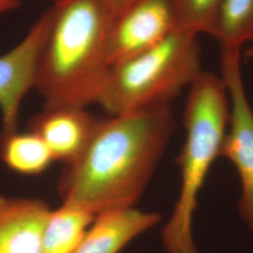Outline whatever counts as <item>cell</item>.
<instances>
[{
	"instance_id": "cell-1",
	"label": "cell",
	"mask_w": 253,
	"mask_h": 253,
	"mask_svg": "<svg viewBox=\"0 0 253 253\" xmlns=\"http://www.w3.org/2000/svg\"><path fill=\"white\" fill-rule=\"evenodd\" d=\"M174 130L171 106L101 118L81 156L64 166L61 202L95 215L135 208Z\"/></svg>"
},
{
	"instance_id": "cell-2",
	"label": "cell",
	"mask_w": 253,
	"mask_h": 253,
	"mask_svg": "<svg viewBox=\"0 0 253 253\" xmlns=\"http://www.w3.org/2000/svg\"><path fill=\"white\" fill-rule=\"evenodd\" d=\"M35 87L44 107L97 104L111 66L106 37L112 18L100 0L53 3Z\"/></svg>"
},
{
	"instance_id": "cell-3",
	"label": "cell",
	"mask_w": 253,
	"mask_h": 253,
	"mask_svg": "<svg viewBox=\"0 0 253 253\" xmlns=\"http://www.w3.org/2000/svg\"><path fill=\"white\" fill-rule=\"evenodd\" d=\"M229 120V98L220 76L203 71L190 84L183 112L186 131L176 158L180 170L178 198L162 231L166 253H199L193 219L201 190L219 151Z\"/></svg>"
},
{
	"instance_id": "cell-4",
	"label": "cell",
	"mask_w": 253,
	"mask_h": 253,
	"mask_svg": "<svg viewBox=\"0 0 253 253\" xmlns=\"http://www.w3.org/2000/svg\"><path fill=\"white\" fill-rule=\"evenodd\" d=\"M199 37L177 28L159 44L111 67L97 104L110 116L171 106L204 71Z\"/></svg>"
},
{
	"instance_id": "cell-5",
	"label": "cell",
	"mask_w": 253,
	"mask_h": 253,
	"mask_svg": "<svg viewBox=\"0 0 253 253\" xmlns=\"http://www.w3.org/2000/svg\"><path fill=\"white\" fill-rule=\"evenodd\" d=\"M242 49H223L220 77L229 98V120L219 158L235 166L241 181L238 213L253 233V109L245 88Z\"/></svg>"
},
{
	"instance_id": "cell-6",
	"label": "cell",
	"mask_w": 253,
	"mask_h": 253,
	"mask_svg": "<svg viewBox=\"0 0 253 253\" xmlns=\"http://www.w3.org/2000/svg\"><path fill=\"white\" fill-rule=\"evenodd\" d=\"M50 23L51 9L49 8L17 45L0 56L1 141L18 131L21 104L28 91L35 87L38 65Z\"/></svg>"
},
{
	"instance_id": "cell-7",
	"label": "cell",
	"mask_w": 253,
	"mask_h": 253,
	"mask_svg": "<svg viewBox=\"0 0 253 253\" xmlns=\"http://www.w3.org/2000/svg\"><path fill=\"white\" fill-rule=\"evenodd\" d=\"M178 28L170 0H140L112 20L106 37L111 67L162 42Z\"/></svg>"
},
{
	"instance_id": "cell-8",
	"label": "cell",
	"mask_w": 253,
	"mask_h": 253,
	"mask_svg": "<svg viewBox=\"0 0 253 253\" xmlns=\"http://www.w3.org/2000/svg\"><path fill=\"white\" fill-rule=\"evenodd\" d=\"M99 121L86 108L43 107L30 120L29 130L45 143L54 161L69 165L84 152Z\"/></svg>"
},
{
	"instance_id": "cell-9",
	"label": "cell",
	"mask_w": 253,
	"mask_h": 253,
	"mask_svg": "<svg viewBox=\"0 0 253 253\" xmlns=\"http://www.w3.org/2000/svg\"><path fill=\"white\" fill-rule=\"evenodd\" d=\"M51 210L39 198L0 196V253H42Z\"/></svg>"
},
{
	"instance_id": "cell-10",
	"label": "cell",
	"mask_w": 253,
	"mask_h": 253,
	"mask_svg": "<svg viewBox=\"0 0 253 253\" xmlns=\"http://www.w3.org/2000/svg\"><path fill=\"white\" fill-rule=\"evenodd\" d=\"M156 212L136 208L114 209L96 215L73 253H119L136 237L159 224Z\"/></svg>"
},
{
	"instance_id": "cell-11",
	"label": "cell",
	"mask_w": 253,
	"mask_h": 253,
	"mask_svg": "<svg viewBox=\"0 0 253 253\" xmlns=\"http://www.w3.org/2000/svg\"><path fill=\"white\" fill-rule=\"evenodd\" d=\"M96 215L89 210L62 203L51 210L42 237V253H73Z\"/></svg>"
},
{
	"instance_id": "cell-12",
	"label": "cell",
	"mask_w": 253,
	"mask_h": 253,
	"mask_svg": "<svg viewBox=\"0 0 253 253\" xmlns=\"http://www.w3.org/2000/svg\"><path fill=\"white\" fill-rule=\"evenodd\" d=\"M1 159L10 170L26 175L41 174L54 162L45 143L30 130L2 140Z\"/></svg>"
},
{
	"instance_id": "cell-13",
	"label": "cell",
	"mask_w": 253,
	"mask_h": 253,
	"mask_svg": "<svg viewBox=\"0 0 253 253\" xmlns=\"http://www.w3.org/2000/svg\"><path fill=\"white\" fill-rule=\"evenodd\" d=\"M221 50L242 49L253 42V0H222L213 36Z\"/></svg>"
},
{
	"instance_id": "cell-14",
	"label": "cell",
	"mask_w": 253,
	"mask_h": 253,
	"mask_svg": "<svg viewBox=\"0 0 253 253\" xmlns=\"http://www.w3.org/2000/svg\"><path fill=\"white\" fill-rule=\"evenodd\" d=\"M222 0H170L178 28L213 36Z\"/></svg>"
},
{
	"instance_id": "cell-15",
	"label": "cell",
	"mask_w": 253,
	"mask_h": 253,
	"mask_svg": "<svg viewBox=\"0 0 253 253\" xmlns=\"http://www.w3.org/2000/svg\"><path fill=\"white\" fill-rule=\"evenodd\" d=\"M138 1L140 0H100L105 9H107L112 20Z\"/></svg>"
},
{
	"instance_id": "cell-16",
	"label": "cell",
	"mask_w": 253,
	"mask_h": 253,
	"mask_svg": "<svg viewBox=\"0 0 253 253\" xmlns=\"http://www.w3.org/2000/svg\"><path fill=\"white\" fill-rule=\"evenodd\" d=\"M22 0H0V15L17 8Z\"/></svg>"
},
{
	"instance_id": "cell-17",
	"label": "cell",
	"mask_w": 253,
	"mask_h": 253,
	"mask_svg": "<svg viewBox=\"0 0 253 253\" xmlns=\"http://www.w3.org/2000/svg\"><path fill=\"white\" fill-rule=\"evenodd\" d=\"M246 54H247V56L253 58V43L249 45L248 49L246 50Z\"/></svg>"
},
{
	"instance_id": "cell-18",
	"label": "cell",
	"mask_w": 253,
	"mask_h": 253,
	"mask_svg": "<svg viewBox=\"0 0 253 253\" xmlns=\"http://www.w3.org/2000/svg\"><path fill=\"white\" fill-rule=\"evenodd\" d=\"M53 1V3H54V2H57V1H60V0H52Z\"/></svg>"
},
{
	"instance_id": "cell-19",
	"label": "cell",
	"mask_w": 253,
	"mask_h": 253,
	"mask_svg": "<svg viewBox=\"0 0 253 253\" xmlns=\"http://www.w3.org/2000/svg\"><path fill=\"white\" fill-rule=\"evenodd\" d=\"M252 43H253V42H252ZM252 43H251V44H252Z\"/></svg>"
}]
</instances>
